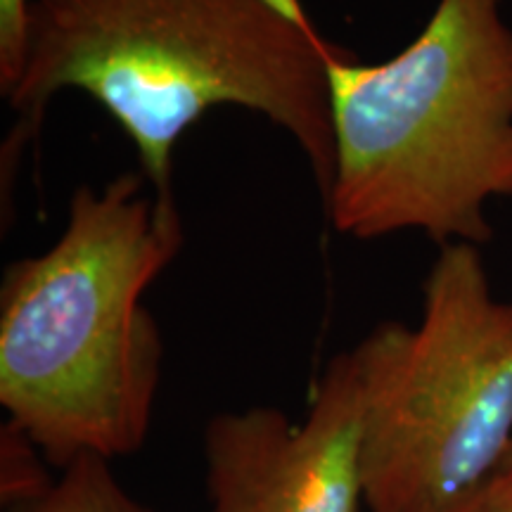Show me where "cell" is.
Listing matches in <instances>:
<instances>
[{"label":"cell","instance_id":"cell-10","mask_svg":"<svg viewBox=\"0 0 512 512\" xmlns=\"http://www.w3.org/2000/svg\"><path fill=\"white\" fill-rule=\"evenodd\" d=\"M496 479H501L503 484H508L510 489H512V441H510L508 451H505V456L501 460V467H498Z\"/></svg>","mask_w":512,"mask_h":512},{"label":"cell","instance_id":"cell-2","mask_svg":"<svg viewBox=\"0 0 512 512\" xmlns=\"http://www.w3.org/2000/svg\"><path fill=\"white\" fill-rule=\"evenodd\" d=\"M143 174L81 185L60 238L5 266L0 406L57 467L145 444L162 384L164 337L143 297L183 249L176 200Z\"/></svg>","mask_w":512,"mask_h":512},{"label":"cell","instance_id":"cell-9","mask_svg":"<svg viewBox=\"0 0 512 512\" xmlns=\"http://www.w3.org/2000/svg\"><path fill=\"white\" fill-rule=\"evenodd\" d=\"M453 512H512V489L494 477Z\"/></svg>","mask_w":512,"mask_h":512},{"label":"cell","instance_id":"cell-5","mask_svg":"<svg viewBox=\"0 0 512 512\" xmlns=\"http://www.w3.org/2000/svg\"><path fill=\"white\" fill-rule=\"evenodd\" d=\"M363 396L351 351L330 358L302 425L285 411H223L204 427L209 512H358Z\"/></svg>","mask_w":512,"mask_h":512},{"label":"cell","instance_id":"cell-1","mask_svg":"<svg viewBox=\"0 0 512 512\" xmlns=\"http://www.w3.org/2000/svg\"><path fill=\"white\" fill-rule=\"evenodd\" d=\"M302 0H31L17 114L0 147L3 221L22 155L50 100L81 91L136 147L157 200H176L174 150L221 107L261 114L302 150L325 202L332 183L330 57Z\"/></svg>","mask_w":512,"mask_h":512},{"label":"cell","instance_id":"cell-8","mask_svg":"<svg viewBox=\"0 0 512 512\" xmlns=\"http://www.w3.org/2000/svg\"><path fill=\"white\" fill-rule=\"evenodd\" d=\"M31 0H0V95H8L22 72Z\"/></svg>","mask_w":512,"mask_h":512},{"label":"cell","instance_id":"cell-3","mask_svg":"<svg viewBox=\"0 0 512 512\" xmlns=\"http://www.w3.org/2000/svg\"><path fill=\"white\" fill-rule=\"evenodd\" d=\"M335 233L415 230L439 247L494 238L486 207L512 197V27L503 0H437L384 62L328 64Z\"/></svg>","mask_w":512,"mask_h":512},{"label":"cell","instance_id":"cell-7","mask_svg":"<svg viewBox=\"0 0 512 512\" xmlns=\"http://www.w3.org/2000/svg\"><path fill=\"white\" fill-rule=\"evenodd\" d=\"M38 448L34 446L27 434L19 430L17 425L3 427L0 432V460H3V508H12L29 498H34L46 491L53 479L46 477L43 472L41 458H38Z\"/></svg>","mask_w":512,"mask_h":512},{"label":"cell","instance_id":"cell-4","mask_svg":"<svg viewBox=\"0 0 512 512\" xmlns=\"http://www.w3.org/2000/svg\"><path fill=\"white\" fill-rule=\"evenodd\" d=\"M351 354L370 512H453L496 477L512 441V299L496 297L482 247H439L420 323L384 320Z\"/></svg>","mask_w":512,"mask_h":512},{"label":"cell","instance_id":"cell-6","mask_svg":"<svg viewBox=\"0 0 512 512\" xmlns=\"http://www.w3.org/2000/svg\"><path fill=\"white\" fill-rule=\"evenodd\" d=\"M5 512H155L136 501L114 477L110 460L81 453L62 467L46 491Z\"/></svg>","mask_w":512,"mask_h":512}]
</instances>
